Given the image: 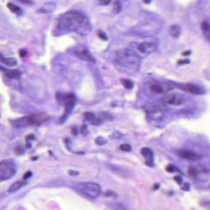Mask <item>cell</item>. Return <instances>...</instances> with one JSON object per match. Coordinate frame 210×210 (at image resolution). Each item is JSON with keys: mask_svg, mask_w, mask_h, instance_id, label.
<instances>
[{"mask_svg": "<svg viewBox=\"0 0 210 210\" xmlns=\"http://www.w3.org/2000/svg\"><path fill=\"white\" fill-rule=\"evenodd\" d=\"M56 29L61 33L74 31L80 35H86L91 30L88 19L81 12L69 11L59 18Z\"/></svg>", "mask_w": 210, "mask_h": 210, "instance_id": "cell-1", "label": "cell"}, {"mask_svg": "<svg viewBox=\"0 0 210 210\" xmlns=\"http://www.w3.org/2000/svg\"><path fill=\"white\" fill-rule=\"evenodd\" d=\"M42 114L37 113L31 114L27 117L19 118L11 122L12 125L15 128H22L27 126H39L42 123L47 120L49 118H42Z\"/></svg>", "mask_w": 210, "mask_h": 210, "instance_id": "cell-2", "label": "cell"}, {"mask_svg": "<svg viewBox=\"0 0 210 210\" xmlns=\"http://www.w3.org/2000/svg\"><path fill=\"white\" fill-rule=\"evenodd\" d=\"M17 172L15 162L11 160H5L0 162V181L7 180L12 178Z\"/></svg>", "mask_w": 210, "mask_h": 210, "instance_id": "cell-3", "label": "cell"}, {"mask_svg": "<svg viewBox=\"0 0 210 210\" xmlns=\"http://www.w3.org/2000/svg\"><path fill=\"white\" fill-rule=\"evenodd\" d=\"M117 62L120 65H126L135 63V61L138 60L135 52L129 49L120 51L116 54Z\"/></svg>", "mask_w": 210, "mask_h": 210, "instance_id": "cell-4", "label": "cell"}, {"mask_svg": "<svg viewBox=\"0 0 210 210\" xmlns=\"http://www.w3.org/2000/svg\"><path fill=\"white\" fill-rule=\"evenodd\" d=\"M81 191L90 198L96 197L101 192L100 185L95 182H84L79 184Z\"/></svg>", "mask_w": 210, "mask_h": 210, "instance_id": "cell-5", "label": "cell"}, {"mask_svg": "<svg viewBox=\"0 0 210 210\" xmlns=\"http://www.w3.org/2000/svg\"><path fill=\"white\" fill-rule=\"evenodd\" d=\"M56 98L60 105L65 106L71 101H76V96L72 93H62L58 92L56 94Z\"/></svg>", "mask_w": 210, "mask_h": 210, "instance_id": "cell-6", "label": "cell"}, {"mask_svg": "<svg viewBox=\"0 0 210 210\" xmlns=\"http://www.w3.org/2000/svg\"><path fill=\"white\" fill-rule=\"evenodd\" d=\"M157 49V46L152 42H142L137 44V51L143 54H149L154 52Z\"/></svg>", "mask_w": 210, "mask_h": 210, "instance_id": "cell-7", "label": "cell"}, {"mask_svg": "<svg viewBox=\"0 0 210 210\" xmlns=\"http://www.w3.org/2000/svg\"><path fill=\"white\" fill-rule=\"evenodd\" d=\"M176 154L181 158L187 160H196L202 157L194 151L189 150H179L176 151Z\"/></svg>", "mask_w": 210, "mask_h": 210, "instance_id": "cell-8", "label": "cell"}, {"mask_svg": "<svg viewBox=\"0 0 210 210\" xmlns=\"http://www.w3.org/2000/svg\"><path fill=\"white\" fill-rule=\"evenodd\" d=\"M181 89L184 91L190 93L194 95H201L204 93V90L202 87H199L197 85L192 84H187L185 85H182L181 86Z\"/></svg>", "mask_w": 210, "mask_h": 210, "instance_id": "cell-9", "label": "cell"}, {"mask_svg": "<svg viewBox=\"0 0 210 210\" xmlns=\"http://www.w3.org/2000/svg\"><path fill=\"white\" fill-rule=\"evenodd\" d=\"M74 54L80 59L90 61V62H95V59L92 57V56L90 54V52L88 50L86 49H82L79 51H76L74 52Z\"/></svg>", "mask_w": 210, "mask_h": 210, "instance_id": "cell-10", "label": "cell"}, {"mask_svg": "<svg viewBox=\"0 0 210 210\" xmlns=\"http://www.w3.org/2000/svg\"><path fill=\"white\" fill-rule=\"evenodd\" d=\"M141 153L143 157L146 158V164L150 167H152L154 166V159H153V152L148 148H143L141 150Z\"/></svg>", "mask_w": 210, "mask_h": 210, "instance_id": "cell-11", "label": "cell"}, {"mask_svg": "<svg viewBox=\"0 0 210 210\" xmlns=\"http://www.w3.org/2000/svg\"><path fill=\"white\" fill-rule=\"evenodd\" d=\"M163 101L169 105H179L183 102V98L178 95H176L174 94H170L166 96Z\"/></svg>", "mask_w": 210, "mask_h": 210, "instance_id": "cell-12", "label": "cell"}, {"mask_svg": "<svg viewBox=\"0 0 210 210\" xmlns=\"http://www.w3.org/2000/svg\"><path fill=\"white\" fill-rule=\"evenodd\" d=\"M2 71H4L6 76L9 79H19L21 75V72L20 71L14 69H7L4 68H1Z\"/></svg>", "mask_w": 210, "mask_h": 210, "instance_id": "cell-13", "label": "cell"}, {"mask_svg": "<svg viewBox=\"0 0 210 210\" xmlns=\"http://www.w3.org/2000/svg\"><path fill=\"white\" fill-rule=\"evenodd\" d=\"M84 117L89 123L93 125H98L102 122V120L100 118L96 117L94 114L92 113H85L84 114Z\"/></svg>", "mask_w": 210, "mask_h": 210, "instance_id": "cell-14", "label": "cell"}, {"mask_svg": "<svg viewBox=\"0 0 210 210\" xmlns=\"http://www.w3.org/2000/svg\"><path fill=\"white\" fill-rule=\"evenodd\" d=\"M28 183V181L27 180L18 181L14 184L11 185L10 188L9 189L8 191L9 192H14L22 187L23 186L25 185Z\"/></svg>", "mask_w": 210, "mask_h": 210, "instance_id": "cell-15", "label": "cell"}, {"mask_svg": "<svg viewBox=\"0 0 210 210\" xmlns=\"http://www.w3.org/2000/svg\"><path fill=\"white\" fill-rule=\"evenodd\" d=\"M0 61L7 66H14L17 65V60L14 58H6L0 53Z\"/></svg>", "mask_w": 210, "mask_h": 210, "instance_id": "cell-16", "label": "cell"}, {"mask_svg": "<svg viewBox=\"0 0 210 210\" xmlns=\"http://www.w3.org/2000/svg\"><path fill=\"white\" fill-rule=\"evenodd\" d=\"M150 91L156 94H162L164 92L163 88L161 85L157 83H153L150 86Z\"/></svg>", "mask_w": 210, "mask_h": 210, "instance_id": "cell-17", "label": "cell"}, {"mask_svg": "<svg viewBox=\"0 0 210 210\" xmlns=\"http://www.w3.org/2000/svg\"><path fill=\"white\" fill-rule=\"evenodd\" d=\"M167 111V108L165 106H151L148 109V111L150 113H156L159 112H164Z\"/></svg>", "mask_w": 210, "mask_h": 210, "instance_id": "cell-18", "label": "cell"}, {"mask_svg": "<svg viewBox=\"0 0 210 210\" xmlns=\"http://www.w3.org/2000/svg\"><path fill=\"white\" fill-rule=\"evenodd\" d=\"M170 34L175 37L178 38L180 35V28L177 25H172L170 27Z\"/></svg>", "mask_w": 210, "mask_h": 210, "instance_id": "cell-19", "label": "cell"}, {"mask_svg": "<svg viewBox=\"0 0 210 210\" xmlns=\"http://www.w3.org/2000/svg\"><path fill=\"white\" fill-rule=\"evenodd\" d=\"M202 29L205 37L210 41V27L208 23L203 22L202 24Z\"/></svg>", "mask_w": 210, "mask_h": 210, "instance_id": "cell-20", "label": "cell"}, {"mask_svg": "<svg viewBox=\"0 0 210 210\" xmlns=\"http://www.w3.org/2000/svg\"><path fill=\"white\" fill-rule=\"evenodd\" d=\"M7 7L9 9L10 11H11L12 12L17 14H20L22 13V9L17 6L13 4L12 3H8L7 5Z\"/></svg>", "mask_w": 210, "mask_h": 210, "instance_id": "cell-21", "label": "cell"}, {"mask_svg": "<svg viewBox=\"0 0 210 210\" xmlns=\"http://www.w3.org/2000/svg\"><path fill=\"white\" fill-rule=\"evenodd\" d=\"M56 6L55 4L53 3H49L46 5V6L39 10V12L42 13H48L52 12L53 10H54Z\"/></svg>", "mask_w": 210, "mask_h": 210, "instance_id": "cell-22", "label": "cell"}, {"mask_svg": "<svg viewBox=\"0 0 210 210\" xmlns=\"http://www.w3.org/2000/svg\"><path fill=\"white\" fill-rule=\"evenodd\" d=\"M121 83L126 89H132L133 87V83L129 79H121Z\"/></svg>", "mask_w": 210, "mask_h": 210, "instance_id": "cell-23", "label": "cell"}, {"mask_svg": "<svg viewBox=\"0 0 210 210\" xmlns=\"http://www.w3.org/2000/svg\"><path fill=\"white\" fill-rule=\"evenodd\" d=\"M97 34H98V36L103 41H106L108 39V36L106 34V33L105 32H103V31L101 30H99L97 32Z\"/></svg>", "mask_w": 210, "mask_h": 210, "instance_id": "cell-24", "label": "cell"}, {"mask_svg": "<svg viewBox=\"0 0 210 210\" xmlns=\"http://www.w3.org/2000/svg\"><path fill=\"white\" fill-rule=\"evenodd\" d=\"M95 142L97 145H105L107 141L106 140L105 138H104L102 136H99L98 137L96 140H95Z\"/></svg>", "mask_w": 210, "mask_h": 210, "instance_id": "cell-25", "label": "cell"}, {"mask_svg": "<svg viewBox=\"0 0 210 210\" xmlns=\"http://www.w3.org/2000/svg\"><path fill=\"white\" fill-rule=\"evenodd\" d=\"M120 149L125 152H130L131 150V146L128 144H123L120 145Z\"/></svg>", "mask_w": 210, "mask_h": 210, "instance_id": "cell-26", "label": "cell"}, {"mask_svg": "<svg viewBox=\"0 0 210 210\" xmlns=\"http://www.w3.org/2000/svg\"><path fill=\"white\" fill-rule=\"evenodd\" d=\"M114 9H115V11L117 13L121 11V4H120V2L119 0H116L115 3H114Z\"/></svg>", "mask_w": 210, "mask_h": 210, "instance_id": "cell-27", "label": "cell"}, {"mask_svg": "<svg viewBox=\"0 0 210 210\" xmlns=\"http://www.w3.org/2000/svg\"><path fill=\"white\" fill-rule=\"evenodd\" d=\"M166 170L168 172H170V173H173V172H175V171L177 170V168L173 165H169L166 168Z\"/></svg>", "mask_w": 210, "mask_h": 210, "instance_id": "cell-28", "label": "cell"}, {"mask_svg": "<svg viewBox=\"0 0 210 210\" xmlns=\"http://www.w3.org/2000/svg\"><path fill=\"white\" fill-rule=\"evenodd\" d=\"M188 174L191 176H194L196 175L197 174V172H196V170L194 168H192V167H190L189 169H188Z\"/></svg>", "mask_w": 210, "mask_h": 210, "instance_id": "cell-29", "label": "cell"}, {"mask_svg": "<svg viewBox=\"0 0 210 210\" xmlns=\"http://www.w3.org/2000/svg\"><path fill=\"white\" fill-rule=\"evenodd\" d=\"M16 152L18 154H22L24 153L25 152V150H24V148L22 147V146H17L16 149Z\"/></svg>", "mask_w": 210, "mask_h": 210, "instance_id": "cell-30", "label": "cell"}, {"mask_svg": "<svg viewBox=\"0 0 210 210\" xmlns=\"http://www.w3.org/2000/svg\"><path fill=\"white\" fill-rule=\"evenodd\" d=\"M80 132L83 134H86L87 133V125H85V124L83 125L81 127Z\"/></svg>", "mask_w": 210, "mask_h": 210, "instance_id": "cell-31", "label": "cell"}, {"mask_svg": "<svg viewBox=\"0 0 210 210\" xmlns=\"http://www.w3.org/2000/svg\"><path fill=\"white\" fill-rule=\"evenodd\" d=\"M101 116L103 118H105V119H106L107 120H111L113 118L112 116H111V114H108L107 113H101Z\"/></svg>", "mask_w": 210, "mask_h": 210, "instance_id": "cell-32", "label": "cell"}, {"mask_svg": "<svg viewBox=\"0 0 210 210\" xmlns=\"http://www.w3.org/2000/svg\"><path fill=\"white\" fill-rule=\"evenodd\" d=\"M32 175H33V174H32V173H31L30 171L27 172L24 174V176H23L24 180H27V179H29V178L31 177Z\"/></svg>", "mask_w": 210, "mask_h": 210, "instance_id": "cell-33", "label": "cell"}, {"mask_svg": "<svg viewBox=\"0 0 210 210\" xmlns=\"http://www.w3.org/2000/svg\"><path fill=\"white\" fill-rule=\"evenodd\" d=\"M182 189L184 191H188L190 190V184L189 183H185L182 187Z\"/></svg>", "mask_w": 210, "mask_h": 210, "instance_id": "cell-34", "label": "cell"}, {"mask_svg": "<svg viewBox=\"0 0 210 210\" xmlns=\"http://www.w3.org/2000/svg\"><path fill=\"white\" fill-rule=\"evenodd\" d=\"M27 51L24 50V49H21L20 51H19V55L21 57H24L27 56Z\"/></svg>", "mask_w": 210, "mask_h": 210, "instance_id": "cell-35", "label": "cell"}, {"mask_svg": "<svg viewBox=\"0 0 210 210\" xmlns=\"http://www.w3.org/2000/svg\"><path fill=\"white\" fill-rule=\"evenodd\" d=\"M190 63V61L189 60H180L178 61L177 63L178 65H184V64H188Z\"/></svg>", "mask_w": 210, "mask_h": 210, "instance_id": "cell-36", "label": "cell"}, {"mask_svg": "<svg viewBox=\"0 0 210 210\" xmlns=\"http://www.w3.org/2000/svg\"><path fill=\"white\" fill-rule=\"evenodd\" d=\"M68 174L70 176H77L79 174V173L77 171H75V170H69Z\"/></svg>", "mask_w": 210, "mask_h": 210, "instance_id": "cell-37", "label": "cell"}, {"mask_svg": "<svg viewBox=\"0 0 210 210\" xmlns=\"http://www.w3.org/2000/svg\"><path fill=\"white\" fill-rule=\"evenodd\" d=\"M100 3L102 5H108L110 3L111 0H98Z\"/></svg>", "mask_w": 210, "mask_h": 210, "instance_id": "cell-38", "label": "cell"}, {"mask_svg": "<svg viewBox=\"0 0 210 210\" xmlns=\"http://www.w3.org/2000/svg\"><path fill=\"white\" fill-rule=\"evenodd\" d=\"M115 210H127L125 209V208L124 207L123 205H121V204H118L116 205L115 207Z\"/></svg>", "mask_w": 210, "mask_h": 210, "instance_id": "cell-39", "label": "cell"}, {"mask_svg": "<svg viewBox=\"0 0 210 210\" xmlns=\"http://www.w3.org/2000/svg\"><path fill=\"white\" fill-rule=\"evenodd\" d=\"M174 180H175V181H176V182H178L179 184H181L182 183V177L181 176H175Z\"/></svg>", "mask_w": 210, "mask_h": 210, "instance_id": "cell-40", "label": "cell"}, {"mask_svg": "<svg viewBox=\"0 0 210 210\" xmlns=\"http://www.w3.org/2000/svg\"><path fill=\"white\" fill-rule=\"evenodd\" d=\"M71 133L73 135H77L78 133V130L77 127H73L71 128Z\"/></svg>", "mask_w": 210, "mask_h": 210, "instance_id": "cell-41", "label": "cell"}, {"mask_svg": "<svg viewBox=\"0 0 210 210\" xmlns=\"http://www.w3.org/2000/svg\"><path fill=\"white\" fill-rule=\"evenodd\" d=\"M19 1H20L22 3H24V4H33V1H31V0H17Z\"/></svg>", "mask_w": 210, "mask_h": 210, "instance_id": "cell-42", "label": "cell"}, {"mask_svg": "<svg viewBox=\"0 0 210 210\" xmlns=\"http://www.w3.org/2000/svg\"><path fill=\"white\" fill-rule=\"evenodd\" d=\"M34 139H35V136H34V135H32V134L28 135L26 137V140L27 141H29V140H34Z\"/></svg>", "mask_w": 210, "mask_h": 210, "instance_id": "cell-43", "label": "cell"}, {"mask_svg": "<svg viewBox=\"0 0 210 210\" xmlns=\"http://www.w3.org/2000/svg\"><path fill=\"white\" fill-rule=\"evenodd\" d=\"M105 195H106V196H107V197H109V196H115L116 195V194L114 193V192H109V191H108V192H107L106 194H105Z\"/></svg>", "mask_w": 210, "mask_h": 210, "instance_id": "cell-44", "label": "cell"}, {"mask_svg": "<svg viewBox=\"0 0 210 210\" xmlns=\"http://www.w3.org/2000/svg\"><path fill=\"white\" fill-rule=\"evenodd\" d=\"M182 54L183 56H189V55L190 54V51H185V52H184Z\"/></svg>", "mask_w": 210, "mask_h": 210, "instance_id": "cell-45", "label": "cell"}, {"mask_svg": "<svg viewBox=\"0 0 210 210\" xmlns=\"http://www.w3.org/2000/svg\"><path fill=\"white\" fill-rule=\"evenodd\" d=\"M159 187H160V185H159V184H155L154 185L153 189H154V190H157V189L159 188Z\"/></svg>", "mask_w": 210, "mask_h": 210, "instance_id": "cell-46", "label": "cell"}, {"mask_svg": "<svg viewBox=\"0 0 210 210\" xmlns=\"http://www.w3.org/2000/svg\"><path fill=\"white\" fill-rule=\"evenodd\" d=\"M26 147H27V148H30V147H31V144L29 143H27V145H26Z\"/></svg>", "mask_w": 210, "mask_h": 210, "instance_id": "cell-47", "label": "cell"}, {"mask_svg": "<svg viewBox=\"0 0 210 210\" xmlns=\"http://www.w3.org/2000/svg\"><path fill=\"white\" fill-rule=\"evenodd\" d=\"M144 2H145V3H146V4H148V3L150 2V0H144Z\"/></svg>", "mask_w": 210, "mask_h": 210, "instance_id": "cell-48", "label": "cell"}, {"mask_svg": "<svg viewBox=\"0 0 210 210\" xmlns=\"http://www.w3.org/2000/svg\"><path fill=\"white\" fill-rule=\"evenodd\" d=\"M36 159H38V157H33V158H32V160H36Z\"/></svg>", "mask_w": 210, "mask_h": 210, "instance_id": "cell-49", "label": "cell"}]
</instances>
